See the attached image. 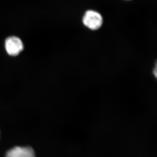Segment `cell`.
<instances>
[{"mask_svg":"<svg viewBox=\"0 0 157 157\" xmlns=\"http://www.w3.org/2000/svg\"><path fill=\"white\" fill-rule=\"evenodd\" d=\"M6 157H36V155L30 147H16L8 151Z\"/></svg>","mask_w":157,"mask_h":157,"instance_id":"3","label":"cell"},{"mask_svg":"<svg viewBox=\"0 0 157 157\" xmlns=\"http://www.w3.org/2000/svg\"><path fill=\"white\" fill-rule=\"evenodd\" d=\"M82 21L84 25L90 29L96 30L102 26L103 18L101 14L97 11L89 10L86 12Z\"/></svg>","mask_w":157,"mask_h":157,"instance_id":"1","label":"cell"},{"mask_svg":"<svg viewBox=\"0 0 157 157\" xmlns=\"http://www.w3.org/2000/svg\"><path fill=\"white\" fill-rule=\"evenodd\" d=\"M5 46L9 55L16 56L23 50L24 45L19 38L15 36L9 37L6 39Z\"/></svg>","mask_w":157,"mask_h":157,"instance_id":"2","label":"cell"}]
</instances>
